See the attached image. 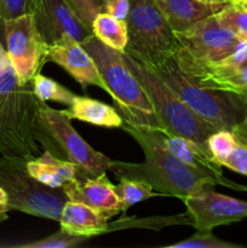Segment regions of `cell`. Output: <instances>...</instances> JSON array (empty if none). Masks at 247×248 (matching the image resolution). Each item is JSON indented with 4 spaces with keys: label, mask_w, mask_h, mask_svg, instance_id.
I'll return each mask as SVG.
<instances>
[{
    "label": "cell",
    "mask_w": 247,
    "mask_h": 248,
    "mask_svg": "<svg viewBox=\"0 0 247 248\" xmlns=\"http://www.w3.org/2000/svg\"><path fill=\"white\" fill-rule=\"evenodd\" d=\"M121 128L139 144L145 160L142 164H128L111 160L110 171L116 178L137 179L149 184L162 196H174L184 200L207 188L219 186L213 177L190 169L167 150L162 140V131L137 127L123 123Z\"/></svg>",
    "instance_id": "1"
},
{
    "label": "cell",
    "mask_w": 247,
    "mask_h": 248,
    "mask_svg": "<svg viewBox=\"0 0 247 248\" xmlns=\"http://www.w3.org/2000/svg\"><path fill=\"white\" fill-rule=\"evenodd\" d=\"M40 99L33 80L21 82L7 53L0 58V154L27 161L40 156L35 124Z\"/></svg>",
    "instance_id": "2"
},
{
    "label": "cell",
    "mask_w": 247,
    "mask_h": 248,
    "mask_svg": "<svg viewBox=\"0 0 247 248\" xmlns=\"http://www.w3.org/2000/svg\"><path fill=\"white\" fill-rule=\"evenodd\" d=\"M81 44L93 60L124 123L166 133L147 92L125 64L123 52L107 46L93 34Z\"/></svg>",
    "instance_id": "3"
},
{
    "label": "cell",
    "mask_w": 247,
    "mask_h": 248,
    "mask_svg": "<svg viewBox=\"0 0 247 248\" xmlns=\"http://www.w3.org/2000/svg\"><path fill=\"white\" fill-rule=\"evenodd\" d=\"M189 109L218 130L232 131L247 115V99L234 92L205 87L183 69L173 53L150 68Z\"/></svg>",
    "instance_id": "4"
},
{
    "label": "cell",
    "mask_w": 247,
    "mask_h": 248,
    "mask_svg": "<svg viewBox=\"0 0 247 248\" xmlns=\"http://www.w3.org/2000/svg\"><path fill=\"white\" fill-rule=\"evenodd\" d=\"M35 137L45 152L77 165L82 179L98 177L110 169L111 160L82 140L63 110L53 109L43 101L39 102Z\"/></svg>",
    "instance_id": "5"
},
{
    "label": "cell",
    "mask_w": 247,
    "mask_h": 248,
    "mask_svg": "<svg viewBox=\"0 0 247 248\" xmlns=\"http://www.w3.org/2000/svg\"><path fill=\"white\" fill-rule=\"evenodd\" d=\"M123 57L125 64L147 92L167 135L189 138L207 149L206 140L218 128L189 109L154 70L126 52H123Z\"/></svg>",
    "instance_id": "6"
},
{
    "label": "cell",
    "mask_w": 247,
    "mask_h": 248,
    "mask_svg": "<svg viewBox=\"0 0 247 248\" xmlns=\"http://www.w3.org/2000/svg\"><path fill=\"white\" fill-rule=\"evenodd\" d=\"M126 24L128 40L124 52L147 67L160 64L178 48L176 31L155 0H130Z\"/></svg>",
    "instance_id": "7"
},
{
    "label": "cell",
    "mask_w": 247,
    "mask_h": 248,
    "mask_svg": "<svg viewBox=\"0 0 247 248\" xmlns=\"http://www.w3.org/2000/svg\"><path fill=\"white\" fill-rule=\"evenodd\" d=\"M27 162L17 157H0V186L7 195V208L60 222L69 199L62 188H51L31 176Z\"/></svg>",
    "instance_id": "8"
},
{
    "label": "cell",
    "mask_w": 247,
    "mask_h": 248,
    "mask_svg": "<svg viewBox=\"0 0 247 248\" xmlns=\"http://www.w3.org/2000/svg\"><path fill=\"white\" fill-rule=\"evenodd\" d=\"M6 53L21 82L33 80L47 62L48 45L36 29L31 14L7 19L1 26Z\"/></svg>",
    "instance_id": "9"
},
{
    "label": "cell",
    "mask_w": 247,
    "mask_h": 248,
    "mask_svg": "<svg viewBox=\"0 0 247 248\" xmlns=\"http://www.w3.org/2000/svg\"><path fill=\"white\" fill-rule=\"evenodd\" d=\"M178 48L189 57L206 63H217L234 55L244 40L223 27L212 15L176 33Z\"/></svg>",
    "instance_id": "10"
},
{
    "label": "cell",
    "mask_w": 247,
    "mask_h": 248,
    "mask_svg": "<svg viewBox=\"0 0 247 248\" xmlns=\"http://www.w3.org/2000/svg\"><path fill=\"white\" fill-rule=\"evenodd\" d=\"M191 225L198 232H212L219 225L240 222L247 217V202L216 193L215 188L198 191L182 200Z\"/></svg>",
    "instance_id": "11"
},
{
    "label": "cell",
    "mask_w": 247,
    "mask_h": 248,
    "mask_svg": "<svg viewBox=\"0 0 247 248\" xmlns=\"http://www.w3.org/2000/svg\"><path fill=\"white\" fill-rule=\"evenodd\" d=\"M31 15L48 46L65 35L80 43L92 35V29L80 19L67 0H33Z\"/></svg>",
    "instance_id": "12"
},
{
    "label": "cell",
    "mask_w": 247,
    "mask_h": 248,
    "mask_svg": "<svg viewBox=\"0 0 247 248\" xmlns=\"http://www.w3.org/2000/svg\"><path fill=\"white\" fill-rule=\"evenodd\" d=\"M47 62H53L69 73L82 86H97L107 91V86L90 53L80 41L63 36L48 46Z\"/></svg>",
    "instance_id": "13"
},
{
    "label": "cell",
    "mask_w": 247,
    "mask_h": 248,
    "mask_svg": "<svg viewBox=\"0 0 247 248\" xmlns=\"http://www.w3.org/2000/svg\"><path fill=\"white\" fill-rule=\"evenodd\" d=\"M62 189L70 201L90 206L108 220L121 212L115 186L109 181L106 173L94 178L77 179Z\"/></svg>",
    "instance_id": "14"
},
{
    "label": "cell",
    "mask_w": 247,
    "mask_h": 248,
    "mask_svg": "<svg viewBox=\"0 0 247 248\" xmlns=\"http://www.w3.org/2000/svg\"><path fill=\"white\" fill-rule=\"evenodd\" d=\"M176 33L185 31L196 22L217 14L224 5H210L200 0H155Z\"/></svg>",
    "instance_id": "15"
},
{
    "label": "cell",
    "mask_w": 247,
    "mask_h": 248,
    "mask_svg": "<svg viewBox=\"0 0 247 248\" xmlns=\"http://www.w3.org/2000/svg\"><path fill=\"white\" fill-rule=\"evenodd\" d=\"M109 220L96 210L81 202L68 200L60 218L62 229L79 236L92 237L107 232Z\"/></svg>",
    "instance_id": "16"
},
{
    "label": "cell",
    "mask_w": 247,
    "mask_h": 248,
    "mask_svg": "<svg viewBox=\"0 0 247 248\" xmlns=\"http://www.w3.org/2000/svg\"><path fill=\"white\" fill-rule=\"evenodd\" d=\"M27 169L36 181L51 188H63L77 179H82L77 165L57 159L45 150L40 156L27 162Z\"/></svg>",
    "instance_id": "17"
},
{
    "label": "cell",
    "mask_w": 247,
    "mask_h": 248,
    "mask_svg": "<svg viewBox=\"0 0 247 248\" xmlns=\"http://www.w3.org/2000/svg\"><path fill=\"white\" fill-rule=\"evenodd\" d=\"M68 119L84 121L102 127H121L124 120L114 107L97 99L79 97L74 99L68 109L63 110Z\"/></svg>",
    "instance_id": "18"
},
{
    "label": "cell",
    "mask_w": 247,
    "mask_h": 248,
    "mask_svg": "<svg viewBox=\"0 0 247 248\" xmlns=\"http://www.w3.org/2000/svg\"><path fill=\"white\" fill-rule=\"evenodd\" d=\"M92 34L107 46L124 52L127 45V24L106 12H99L92 23Z\"/></svg>",
    "instance_id": "19"
},
{
    "label": "cell",
    "mask_w": 247,
    "mask_h": 248,
    "mask_svg": "<svg viewBox=\"0 0 247 248\" xmlns=\"http://www.w3.org/2000/svg\"><path fill=\"white\" fill-rule=\"evenodd\" d=\"M119 181L120 183L115 186V191L121 203V212L124 213L136 203L161 195L157 191H154V189L145 182L128 178H121Z\"/></svg>",
    "instance_id": "20"
},
{
    "label": "cell",
    "mask_w": 247,
    "mask_h": 248,
    "mask_svg": "<svg viewBox=\"0 0 247 248\" xmlns=\"http://www.w3.org/2000/svg\"><path fill=\"white\" fill-rule=\"evenodd\" d=\"M34 92L40 101H55L61 104L69 107L77 98V94L73 93L67 87L62 86L55 80L44 77L40 73L33 78Z\"/></svg>",
    "instance_id": "21"
},
{
    "label": "cell",
    "mask_w": 247,
    "mask_h": 248,
    "mask_svg": "<svg viewBox=\"0 0 247 248\" xmlns=\"http://www.w3.org/2000/svg\"><path fill=\"white\" fill-rule=\"evenodd\" d=\"M176 224H188L191 225L190 218L186 215H177L169 216V217H154V218H144V219H135V218H121L120 220H116L115 223H108L107 232H114V230L128 229L132 227L147 228V229L160 230L169 225Z\"/></svg>",
    "instance_id": "22"
},
{
    "label": "cell",
    "mask_w": 247,
    "mask_h": 248,
    "mask_svg": "<svg viewBox=\"0 0 247 248\" xmlns=\"http://www.w3.org/2000/svg\"><path fill=\"white\" fill-rule=\"evenodd\" d=\"M216 16L223 27L232 31L240 40L247 41V10L228 2Z\"/></svg>",
    "instance_id": "23"
},
{
    "label": "cell",
    "mask_w": 247,
    "mask_h": 248,
    "mask_svg": "<svg viewBox=\"0 0 247 248\" xmlns=\"http://www.w3.org/2000/svg\"><path fill=\"white\" fill-rule=\"evenodd\" d=\"M237 140L235 138L234 133L229 130H218L213 132L206 140V145L217 164L222 166L223 161L232 153L234 147L236 145ZM223 167V166H222Z\"/></svg>",
    "instance_id": "24"
},
{
    "label": "cell",
    "mask_w": 247,
    "mask_h": 248,
    "mask_svg": "<svg viewBox=\"0 0 247 248\" xmlns=\"http://www.w3.org/2000/svg\"><path fill=\"white\" fill-rule=\"evenodd\" d=\"M90 237L79 236V235L70 234L61 228L57 232L50 235V236L41 239L39 241L29 242V244L19 245L18 247L23 248H70L77 247L89 240Z\"/></svg>",
    "instance_id": "25"
},
{
    "label": "cell",
    "mask_w": 247,
    "mask_h": 248,
    "mask_svg": "<svg viewBox=\"0 0 247 248\" xmlns=\"http://www.w3.org/2000/svg\"><path fill=\"white\" fill-rule=\"evenodd\" d=\"M167 248H241L242 246L223 241L212 234V232H198L184 241L172 244Z\"/></svg>",
    "instance_id": "26"
},
{
    "label": "cell",
    "mask_w": 247,
    "mask_h": 248,
    "mask_svg": "<svg viewBox=\"0 0 247 248\" xmlns=\"http://www.w3.org/2000/svg\"><path fill=\"white\" fill-rule=\"evenodd\" d=\"M33 0H0V26L7 19L31 14Z\"/></svg>",
    "instance_id": "27"
},
{
    "label": "cell",
    "mask_w": 247,
    "mask_h": 248,
    "mask_svg": "<svg viewBox=\"0 0 247 248\" xmlns=\"http://www.w3.org/2000/svg\"><path fill=\"white\" fill-rule=\"evenodd\" d=\"M87 27L91 28L93 19L101 12V0H67Z\"/></svg>",
    "instance_id": "28"
},
{
    "label": "cell",
    "mask_w": 247,
    "mask_h": 248,
    "mask_svg": "<svg viewBox=\"0 0 247 248\" xmlns=\"http://www.w3.org/2000/svg\"><path fill=\"white\" fill-rule=\"evenodd\" d=\"M222 166L236 173L247 176V147L237 142L232 153L223 161Z\"/></svg>",
    "instance_id": "29"
},
{
    "label": "cell",
    "mask_w": 247,
    "mask_h": 248,
    "mask_svg": "<svg viewBox=\"0 0 247 248\" xmlns=\"http://www.w3.org/2000/svg\"><path fill=\"white\" fill-rule=\"evenodd\" d=\"M101 12L126 21L130 12V0H101Z\"/></svg>",
    "instance_id": "30"
},
{
    "label": "cell",
    "mask_w": 247,
    "mask_h": 248,
    "mask_svg": "<svg viewBox=\"0 0 247 248\" xmlns=\"http://www.w3.org/2000/svg\"><path fill=\"white\" fill-rule=\"evenodd\" d=\"M232 132L234 133L237 142L244 144L245 147H247V115L237 125H235L232 127Z\"/></svg>",
    "instance_id": "31"
},
{
    "label": "cell",
    "mask_w": 247,
    "mask_h": 248,
    "mask_svg": "<svg viewBox=\"0 0 247 248\" xmlns=\"http://www.w3.org/2000/svg\"><path fill=\"white\" fill-rule=\"evenodd\" d=\"M200 1L210 5H225L232 1V0H200Z\"/></svg>",
    "instance_id": "32"
},
{
    "label": "cell",
    "mask_w": 247,
    "mask_h": 248,
    "mask_svg": "<svg viewBox=\"0 0 247 248\" xmlns=\"http://www.w3.org/2000/svg\"><path fill=\"white\" fill-rule=\"evenodd\" d=\"M7 212H9L7 206H0V223L5 222L7 219Z\"/></svg>",
    "instance_id": "33"
},
{
    "label": "cell",
    "mask_w": 247,
    "mask_h": 248,
    "mask_svg": "<svg viewBox=\"0 0 247 248\" xmlns=\"http://www.w3.org/2000/svg\"><path fill=\"white\" fill-rule=\"evenodd\" d=\"M0 206H7V195L1 186H0Z\"/></svg>",
    "instance_id": "34"
},
{
    "label": "cell",
    "mask_w": 247,
    "mask_h": 248,
    "mask_svg": "<svg viewBox=\"0 0 247 248\" xmlns=\"http://www.w3.org/2000/svg\"><path fill=\"white\" fill-rule=\"evenodd\" d=\"M230 2H232V4L237 5V6L242 7V9L247 10V0H232Z\"/></svg>",
    "instance_id": "35"
},
{
    "label": "cell",
    "mask_w": 247,
    "mask_h": 248,
    "mask_svg": "<svg viewBox=\"0 0 247 248\" xmlns=\"http://www.w3.org/2000/svg\"><path fill=\"white\" fill-rule=\"evenodd\" d=\"M5 55H6V50H5V48L2 47L1 43H0V58H1L2 56H5Z\"/></svg>",
    "instance_id": "36"
}]
</instances>
